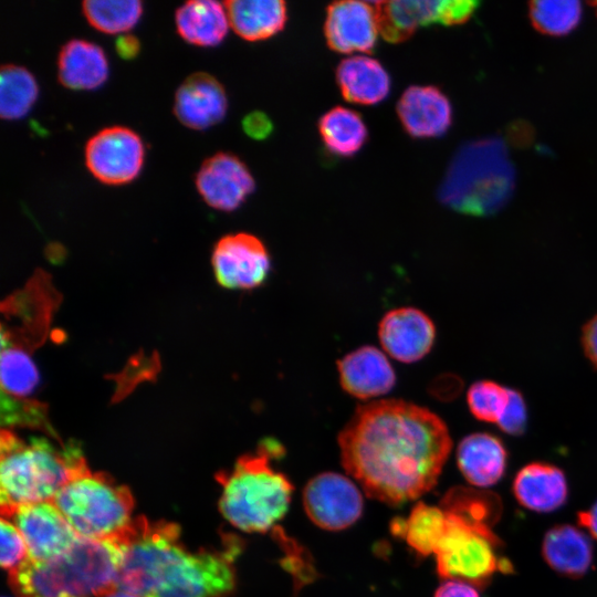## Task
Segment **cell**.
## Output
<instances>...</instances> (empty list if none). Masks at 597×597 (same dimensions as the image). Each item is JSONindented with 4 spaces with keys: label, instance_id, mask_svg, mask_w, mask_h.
Wrapping results in <instances>:
<instances>
[{
    "label": "cell",
    "instance_id": "cell-1",
    "mask_svg": "<svg viewBox=\"0 0 597 597\" xmlns=\"http://www.w3.org/2000/svg\"><path fill=\"white\" fill-rule=\"evenodd\" d=\"M337 441L347 473L368 496L389 505L430 491L452 447L438 415L400 399L358 407Z\"/></svg>",
    "mask_w": 597,
    "mask_h": 597
},
{
    "label": "cell",
    "instance_id": "cell-2",
    "mask_svg": "<svg viewBox=\"0 0 597 597\" xmlns=\"http://www.w3.org/2000/svg\"><path fill=\"white\" fill-rule=\"evenodd\" d=\"M123 557L118 537H78L53 558H28L9 572V583L15 597H104L118 589Z\"/></svg>",
    "mask_w": 597,
    "mask_h": 597
},
{
    "label": "cell",
    "instance_id": "cell-3",
    "mask_svg": "<svg viewBox=\"0 0 597 597\" xmlns=\"http://www.w3.org/2000/svg\"><path fill=\"white\" fill-rule=\"evenodd\" d=\"M87 468L80 447H56L44 438L25 441L9 430L0 438V507L2 517L15 509L53 501L57 492Z\"/></svg>",
    "mask_w": 597,
    "mask_h": 597
},
{
    "label": "cell",
    "instance_id": "cell-4",
    "mask_svg": "<svg viewBox=\"0 0 597 597\" xmlns=\"http://www.w3.org/2000/svg\"><path fill=\"white\" fill-rule=\"evenodd\" d=\"M282 444L265 439L255 453L238 459L230 471H221L220 511L234 527L248 533H265L285 515L293 492L287 476L271 467L283 455Z\"/></svg>",
    "mask_w": 597,
    "mask_h": 597
},
{
    "label": "cell",
    "instance_id": "cell-5",
    "mask_svg": "<svg viewBox=\"0 0 597 597\" xmlns=\"http://www.w3.org/2000/svg\"><path fill=\"white\" fill-rule=\"evenodd\" d=\"M514 187V170L506 148L498 138H486L460 149L440 189L450 208L474 216L501 209Z\"/></svg>",
    "mask_w": 597,
    "mask_h": 597
},
{
    "label": "cell",
    "instance_id": "cell-6",
    "mask_svg": "<svg viewBox=\"0 0 597 597\" xmlns=\"http://www.w3.org/2000/svg\"><path fill=\"white\" fill-rule=\"evenodd\" d=\"M53 503L83 538L119 537L130 525L134 500L128 488L88 468L72 478Z\"/></svg>",
    "mask_w": 597,
    "mask_h": 597
},
{
    "label": "cell",
    "instance_id": "cell-7",
    "mask_svg": "<svg viewBox=\"0 0 597 597\" xmlns=\"http://www.w3.org/2000/svg\"><path fill=\"white\" fill-rule=\"evenodd\" d=\"M241 546L230 537L224 548L189 552L181 542L168 554L149 597H227L235 587L234 559Z\"/></svg>",
    "mask_w": 597,
    "mask_h": 597
},
{
    "label": "cell",
    "instance_id": "cell-8",
    "mask_svg": "<svg viewBox=\"0 0 597 597\" xmlns=\"http://www.w3.org/2000/svg\"><path fill=\"white\" fill-rule=\"evenodd\" d=\"M444 513L446 531L434 554L440 577L483 587L496 572L512 570L511 564L498 555L502 543L492 526L453 512Z\"/></svg>",
    "mask_w": 597,
    "mask_h": 597
},
{
    "label": "cell",
    "instance_id": "cell-9",
    "mask_svg": "<svg viewBox=\"0 0 597 597\" xmlns=\"http://www.w3.org/2000/svg\"><path fill=\"white\" fill-rule=\"evenodd\" d=\"M124 557L118 573V589L149 597L155 578L167 555L180 543V530L171 522L133 520L118 537Z\"/></svg>",
    "mask_w": 597,
    "mask_h": 597
},
{
    "label": "cell",
    "instance_id": "cell-10",
    "mask_svg": "<svg viewBox=\"0 0 597 597\" xmlns=\"http://www.w3.org/2000/svg\"><path fill=\"white\" fill-rule=\"evenodd\" d=\"M373 3L378 31L390 43H401L411 38L419 28L432 23L443 25L464 23L479 7V2L469 0H397Z\"/></svg>",
    "mask_w": 597,
    "mask_h": 597
},
{
    "label": "cell",
    "instance_id": "cell-11",
    "mask_svg": "<svg viewBox=\"0 0 597 597\" xmlns=\"http://www.w3.org/2000/svg\"><path fill=\"white\" fill-rule=\"evenodd\" d=\"M145 149L142 138L124 126L106 127L85 145L84 158L88 171L105 185H124L140 172Z\"/></svg>",
    "mask_w": 597,
    "mask_h": 597
},
{
    "label": "cell",
    "instance_id": "cell-12",
    "mask_svg": "<svg viewBox=\"0 0 597 597\" xmlns=\"http://www.w3.org/2000/svg\"><path fill=\"white\" fill-rule=\"evenodd\" d=\"M211 264L217 282L228 290H252L262 285L271 271L264 243L253 234H227L214 244Z\"/></svg>",
    "mask_w": 597,
    "mask_h": 597
},
{
    "label": "cell",
    "instance_id": "cell-13",
    "mask_svg": "<svg viewBox=\"0 0 597 597\" xmlns=\"http://www.w3.org/2000/svg\"><path fill=\"white\" fill-rule=\"evenodd\" d=\"M303 505L310 520L327 531H341L362 515L364 500L348 478L324 472L311 479L303 491Z\"/></svg>",
    "mask_w": 597,
    "mask_h": 597
},
{
    "label": "cell",
    "instance_id": "cell-14",
    "mask_svg": "<svg viewBox=\"0 0 597 597\" xmlns=\"http://www.w3.org/2000/svg\"><path fill=\"white\" fill-rule=\"evenodd\" d=\"M7 519L21 532L30 559L53 558L80 537L53 501L20 506Z\"/></svg>",
    "mask_w": 597,
    "mask_h": 597
},
{
    "label": "cell",
    "instance_id": "cell-15",
    "mask_svg": "<svg viewBox=\"0 0 597 597\" xmlns=\"http://www.w3.org/2000/svg\"><path fill=\"white\" fill-rule=\"evenodd\" d=\"M196 188L211 208L231 212L254 191L255 182L247 165L231 153L207 158L196 174Z\"/></svg>",
    "mask_w": 597,
    "mask_h": 597
},
{
    "label": "cell",
    "instance_id": "cell-16",
    "mask_svg": "<svg viewBox=\"0 0 597 597\" xmlns=\"http://www.w3.org/2000/svg\"><path fill=\"white\" fill-rule=\"evenodd\" d=\"M373 2L345 0L328 4L324 35L328 48L337 53H371L378 33Z\"/></svg>",
    "mask_w": 597,
    "mask_h": 597
},
{
    "label": "cell",
    "instance_id": "cell-17",
    "mask_svg": "<svg viewBox=\"0 0 597 597\" xmlns=\"http://www.w3.org/2000/svg\"><path fill=\"white\" fill-rule=\"evenodd\" d=\"M378 337L389 356L410 364L420 360L431 350L436 341V326L422 311L399 307L383 316Z\"/></svg>",
    "mask_w": 597,
    "mask_h": 597
},
{
    "label": "cell",
    "instance_id": "cell-18",
    "mask_svg": "<svg viewBox=\"0 0 597 597\" xmlns=\"http://www.w3.org/2000/svg\"><path fill=\"white\" fill-rule=\"evenodd\" d=\"M227 107L222 84L206 72L190 74L176 91L174 114L191 129L201 130L220 123Z\"/></svg>",
    "mask_w": 597,
    "mask_h": 597
},
{
    "label": "cell",
    "instance_id": "cell-19",
    "mask_svg": "<svg viewBox=\"0 0 597 597\" xmlns=\"http://www.w3.org/2000/svg\"><path fill=\"white\" fill-rule=\"evenodd\" d=\"M405 132L412 138L442 136L452 124V106L447 95L433 85H411L397 103Z\"/></svg>",
    "mask_w": 597,
    "mask_h": 597
},
{
    "label": "cell",
    "instance_id": "cell-20",
    "mask_svg": "<svg viewBox=\"0 0 597 597\" xmlns=\"http://www.w3.org/2000/svg\"><path fill=\"white\" fill-rule=\"evenodd\" d=\"M343 389L358 399H369L389 392L395 370L386 355L374 346H362L337 362Z\"/></svg>",
    "mask_w": 597,
    "mask_h": 597
},
{
    "label": "cell",
    "instance_id": "cell-21",
    "mask_svg": "<svg viewBox=\"0 0 597 597\" xmlns=\"http://www.w3.org/2000/svg\"><path fill=\"white\" fill-rule=\"evenodd\" d=\"M507 452L502 441L488 432L465 436L457 448V463L465 480L476 488L495 484L504 474Z\"/></svg>",
    "mask_w": 597,
    "mask_h": 597
},
{
    "label": "cell",
    "instance_id": "cell-22",
    "mask_svg": "<svg viewBox=\"0 0 597 597\" xmlns=\"http://www.w3.org/2000/svg\"><path fill=\"white\" fill-rule=\"evenodd\" d=\"M513 492L524 507L547 513L565 503L568 488L561 469L549 463L532 462L515 475Z\"/></svg>",
    "mask_w": 597,
    "mask_h": 597
},
{
    "label": "cell",
    "instance_id": "cell-23",
    "mask_svg": "<svg viewBox=\"0 0 597 597\" xmlns=\"http://www.w3.org/2000/svg\"><path fill=\"white\" fill-rule=\"evenodd\" d=\"M336 82L343 97L359 105H375L389 94L391 81L383 64L373 57L354 55L341 61Z\"/></svg>",
    "mask_w": 597,
    "mask_h": 597
},
{
    "label": "cell",
    "instance_id": "cell-24",
    "mask_svg": "<svg viewBox=\"0 0 597 597\" xmlns=\"http://www.w3.org/2000/svg\"><path fill=\"white\" fill-rule=\"evenodd\" d=\"M107 75V59L95 43L73 39L61 48L57 78L63 86L74 91L95 90L106 81Z\"/></svg>",
    "mask_w": 597,
    "mask_h": 597
},
{
    "label": "cell",
    "instance_id": "cell-25",
    "mask_svg": "<svg viewBox=\"0 0 597 597\" xmlns=\"http://www.w3.org/2000/svg\"><path fill=\"white\" fill-rule=\"evenodd\" d=\"M223 6L233 31L250 42L277 34L287 21V7L281 0H230Z\"/></svg>",
    "mask_w": 597,
    "mask_h": 597
},
{
    "label": "cell",
    "instance_id": "cell-26",
    "mask_svg": "<svg viewBox=\"0 0 597 597\" xmlns=\"http://www.w3.org/2000/svg\"><path fill=\"white\" fill-rule=\"evenodd\" d=\"M178 34L198 46H214L227 35L229 19L223 4L213 0H192L176 10Z\"/></svg>",
    "mask_w": 597,
    "mask_h": 597
},
{
    "label": "cell",
    "instance_id": "cell-27",
    "mask_svg": "<svg viewBox=\"0 0 597 597\" xmlns=\"http://www.w3.org/2000/svg\"><path fill=\"white\" fill-rule=\"evenodd\" d=\"M542 554L551 568L569 577L584 575L593 562L589 538L568 524L556 525L547 531Z\"/></svg>",
    "mask_w": 597,
    "mask_h": 597
},
{
    "label": "cell",
    "instance_id": "cell-28",
    "mask_svg": "<svg viewBox=\"0 0 597 597\" xmlns=\"http://www.w3.org/2000/svg\"><path fill=\"white\" fill-rule=\"evenodd\" d=\"M318 132L326 149L338 157L354 156L368 137L359 113L343 106H335L322 115Z\"/></svg>",
    "mask_w": 597,
    "mask_h": 597
},
{
    "label": "cell",
    "instance_id": "cell-29",
    "mask_svg": "<svg viewBox=\"0 0 597 597\" xmlns=\"http://www.w3.org/2000/svg\"><path fill=\"white\" fill-rule=\"evenodd\" d=\"M447 517L440 506L417 503L406 520L391 523L392 533L404 537L419 555L436 554L446 531Z\"/></svg>",
    "mask_w": 597,
    "mask_h": 597
},
{
    "label": "cell",
    "instance_id": "cell-30",
    "mask_svg": "<svg viewBox=\"0 0 597 597\" xmlns=\"http://www.w3.org/2000/svg\"><path fill=\"white\" fill-rule=\"evenodd\" d=\"M38 97V84L24 67L6 64L0 71V116L13 121L23 117Z\"/></svg>",
    "mask_w": 597,
    "mask_h": 597
},
{
    "label": "cell",
    "instance_id": "cell-31",
    "mask_svg": "<svg viewBox=\"0 0 597 597\" xmlns=\"http://www.w3.org/2000/svg\"><path fill=\"white\" fill-rule=\"evenodd\" d=\"M82 11L94 29L116 34L130 30L138 22L143 3L138 0H86Z\"/></svg>",
    "mask_w": 597,
    "mask_h": 597
},
{
    "label": "cell",
    "instance_id": "cell-32",
    "mask_svg": "<svg viewBox=\"0 0 597 597\" xmlns=\"http://www.w3.org/2000/svg\"><path fill=\"white\" fill-rule=\"evenodd\" d=\"M528 11L532 25L541 33L553 36L572 32L583 14L579 1H532Z\"/></svg>",
    "mask_w": 597,
    "mask_h": 597
},
{
    "label": "cell",
    "instance_id": "cell-33",
    "mask_svg": "<svg viewBox=\"0 0 597 597\" xmlns=\"http://www.w3.org/2000/svg\"><path fill=\"white\" fill-rule=\"evenodd\" d=\"M509 401V388L492 380L472 384L467 394V402L474 418L498 423Z\"/></svg>",
    "mask_w": 597,
    "mask_h": 597
},
{
    "label": "cell",
    "instance_id": "cell-34",
    "mask_svg": "<svg viewBox=\"0 0 597 597\" xmlns=\"http://www.w3.org/2000/svg\"><path fill=\"white\" fill-rule=\"evenodd\" d=\"M1 553L0 563L9 572L18 568L29 558L25 541L19 528L6 517L1 519Z\"/></svg>",
    "mask_w": 597,
    "mask_h": 597
},
{
    "label": "cell",
    "instance_id": "cell-35",
    "mask_svg": "<svg viewBox=\"0 0 597 597\" xmlns=\"http://www.w3.org/2000/svg\"><path fill=\"white\" fill-rule=\"evenodd\" d=\"M496 425L503 432L511 436L524 433L527 425V408L520 391L509 388V401Z\"/></svg>",
    "mask_w": 597,
    "mask_h": 597
},
{
    "label": "cell",
    "instance_id": "cell-36",
    "mask_svg": "<svg viewBox=\"0 0 597 597\" xmlns=\"http://www.w3.org/2000/svg\"><path fill=\"white\" fill-rule=\"evenodd\" d=\"M242 128L251 138L264 139L272 133L273 124L266 114L255 111L243 118Z\"/></svg>",
    "mask_w": 597,
    "mask_h": 597
},
{
    "label": "cell",
    "instance_id": "cell-37",
    "mask_svg": "<svg viewBox=\"0 0 597 597\" xmlns=\"http://www.w3.org/2000/svg\"><path fill=\"white\" fill-rule=\"evenodd\" d=\"M434 597H480L473 585L461 580H447L438 587Z\"/></svg>",
    "mask_w": 597,
    "mask_h": 597
},
{
    "label": "cell",
    "instance_id": "cell-38",
    "mask_svg": "<svg viewBox=\"0 0 597 597\" xmlns=\"http://www.w3.org/2000/svg\"><path fill=\"white\" fill-rule=\"evenodd\" d=\"M582 344L586 357L597 368V314L583 327Z\"/></svg>",
    "mask_w": 597,
    "mask_h": 597
},
{
    "label": "cell",
    "instance_id": "cell-39",
    "mask_svg": "<svg viewBox=\"0 0 597 597\" xmlns=\"http://www.w3.org/2000/svg\"><path fill=\"white\" fill-rule=\"evenodd\" d=\"M115 50L123 60L130 61L138 55L140 42L133 34H123L116 39Z\"/></svg>",
    "mask_w": 597,
    "mask_h": 597
},
{
    "label": "cell",
    "instance_id": "cell-40",
    "mask_svg": "<svg viewBox=\"0 0 597 597\" xmlns=\"http://www.w3.org/2000/svg\"><path fill=\"white\" fill-rule=\"evenodd\" d=\"M578 524L586 528L597 541V501L590 509L579 512L577 515Z\"/></svg>",
    "mask_w": 597,
    "mask_h": 597
},
{
    "label": "cell",
    "instance_id": "cell-41",
    "mask_svg": "<svg viewBox=\"0 0 597 597\" xmlns=\"http://www.w3.org/2000/svg\"><path fill=\"white\" fill-rule=\"evenodd\" d=\"M104 597H139V596L122 590V589H116Z\"/></svg>",
    "mask_w": 597,
    "mask_h": 597
},
{
    "label": "cell",
    "instance_id": "cell-42",
    "mask_svg": "<svg viewBox=\"0 0 597 597\" xmlns=\"http://www.w3.org/2000/svg\"><path fill=\"white\" fill-rule=\"evenodd\" d=\"M590 4L594 6L596 8V11H597V1L591 2Z\"/></svg>",
    "mask_w": 597,
    "mask_h": 597
}]
</instances>
